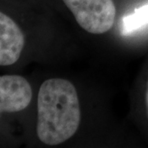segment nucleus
Wrapping results in <instances>:
<instances>
[{
	"mask_svg": "<svg viewBox=\"0 0 148 148\" xmlns=\"http://www.w3.org/2000/svg\"><path fill=\"white\" fill-rule=\"evenodd\" d=\"M81 109L73 84L64 78H51L43 82L37 97L38 138L45 145L66 142L77 131Z\"/></svg>",
	"mask_w": 148,
	"mask_h": 148,
	"instance_id": "f257e3e1",
	"label": "nucleus"
},
{
	"mask_svg": "<svg viewBox=\"0 0 148 148\" xmlns=\"http://www.w3.org/2000/svg\"><path fill=\"white\" fill-rule=\"evenodd\" d=\"M80 27L91 34L110 30L116 16L113 0H63Z\"/></svg>",
	"mask_w": 148,
	"mask_h": 148,
	"instance_id": "f03ea898",
	"label": "nucleus"
},
{
	"mask_svg": "<svg viewBox=\"0 0 148 148\" xmlns=\"http://www.w3.org/2000/svg\"><path fill=\"white\" fill-rule=\"evenodd\" d=\"M32 88L20 75L0 76V117L3 114L17 113L27 109L32 100Z\"/></svg>",
	"mask_w": 148,
	"mask_h": 148,
	"instance_id": "7ed1b4c3",
	"label": "nucleus"
},
{
	"mask_svg": "<svg viewBox=\"0 0 148 148\" xmlns=\"http://www.w3.org/2000/svg\"><path fill=\"white\" fill-rule=\"evenodd\" d=\"M26 38L19 25L0 11V66L15 64L25 48Z\"/></svg>",
	"mask_w": 148,
	"mask_h": 148,
	"instance_id": "20e7f679",
	"label": "nucleus"
},
{
	"mask_svg": "<svg viewBox=\"0 0 148 148\" xmlns=\"http://www.w3.org/2000/svg\"><path fill=\"white\" fill-rule=\"evenodd\" d=\"M148 25V3L137 8L122 20V34L129 35Z\"/></svg>",
	"mask_w": 148,
	"mask_h": 148,
	"instance_id": "39448f33",
	"label": "nucleus"
},
{
	"mask_svg": "<svg viewBox=\"0 0 148 148\" xmlns=\"http://www.w3.org/2000/svg\"><path fill=\"white\" fill-rule=\"evenodd\" d=\"M146 103H147V114H148V84H147V90L146 93Z\"/></svg>",
	"mask_w": 148,
	"mask_h": 148,
	"instance_id": "423d86ee",
	"label": "nucleus"
}]
</instances>
